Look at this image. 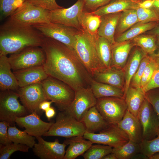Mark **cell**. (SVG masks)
I'll list each match as a JSON object with an SVG mask.
<instances>
[{
    "instance_id": "7",
    "label": "cell",
    "mask_w": 159,
    "mask_h": 159,
    "mask_svg": "<svg viewBox=\"0 0 159 159\" xmlns=\"http://www.w3.org/2000/svg\"><path fill=\"white\" fill-rule=\"evenodd\" d=\"M46 58L44 49L39 46L27 47L8 57L13 71L43 65Z\"/></svg>"
},
{
    "instance_id": "23",
    "label": "cell",
    "mask_w": 159,
    "mask_h": 159,
    "mask_svg": "<svg viewBox=\"0 0 159 159\" xmlns=\"http://www.w3.org/2000/svg\"><path fill=\"white\" fill-rule=\"evenodd\" d=\"M135 46L132 40L116 43L112 47L111 67L123 69L132 49Z\"/></svg>"
},
{
    "instance_id": "32",
    "label": "cell",
    "mask_w": 159,
    "mask_h": 159,
    "mask_svg": "<svg viewBox=\"0 0 159 159\" xmlns=\"http://www.w3.org/2000/svg\"><path fill=\"white\" fill-rule=\"evenodd\" d=\"M139 22L136 9H129L122 12L116 27L115 39Z\"/></svg>"
},
{
    "instance_id": "9",
    "label": "cell",
    "mask_w": 159,
    "mask_h": 159,
    "mask_svg": "<svg viewBox=\"0 0 159 159\" xmlns=\"http://www.w3.org/2000/svg\"><path fill=\"white\" fill-rule=\"evenodd\" d=\"M50 11L36 6L27 0L10 16L16 22L28 25L47 23L50 22Z\"/></svg>"
},
{
    "instance_id": "1",
    "label": "cell",
    "mask_w": 159,
    "mask_h": 159,
    "mask_svg": "<svg viewBox=\"0 0 159 159\" xmlns=\"http://www.w3.org/2000/svg\"><path fill=\"white\" fill-rule=\"evenodd\" d=\"M46 55L44 69L49 76L61 80L75 91L90 87L93 78L73 49L53 39L44 37L41 47Z\"/></svg>"
},
{
    "instance_id": "28",
    "label": "cell",
    "mask_w": 159,
    "mask_h": 159,
    "mask_svg": "<svg viewBox=\"0 0 159 159\" xmlns=\"http://www.w3.org/2000/svg\"><path fill=\"white\" fill-rule=\"evenodd\" d=\"M139 2L134 0H113L107 4L92 12L99 16L122 12L139 7Z\"/></svg>"
},
{
    "instance_id": "47",
    "label": "cell",
    "mask_w": 159,
    "mask_h": 159,
    "mask_svg": "<svg viewBox=\"0 0 159 159\" xmlns=\"http://www.w3.org/2000/svg\"><path fill=\"white\" fill-rule=\"evenodd\" d=\"M84 9L89 12L94 11L104 6L113 0H83Z\"/></svg>"
},
{
    "instance_id": "16",
    "label": "cell",
    "mask_w": 159,
    "mask_h": 159,
    "mask_svg": "<svg viewBox=\"0 0 159 159\" xmlns=\"http://www.w3.org/2000/svg\"><path fill=\"white\" fill-rule=\"evenodd\" d=\"M38 142L33 148L34 154L41 159H64L67 145L64 143H60L58 139L54 141L48 142L41 137L36 138Z\"/></svg>"
},
{
    "instance_id": "42",
    "label": "cell",
    "mask_w": 159,
    "mask_h": 159,
    "mask_svg": "<svg viewBox=\"0 0 159 159\" xmlns=\"http://www.w3.org/2000/svg\"><path fill=\"white\" fill-rule=\"evenodd\" d=\"M136 10L139 22L159 23V16L152 9H145L138 7Z\"/></svg>"
},
{
    "instance_id": "12",
    "label": "cell",
    "mask_w": 159,
    "mask_h": 159,
    "mask_svg": "<svg viewBox=\"0 0 159 159\" xmlns=\"http://www.w3.org/2000/svg\"><path fill=\"white\" fill-rule=\"evenodd\" d=\"M137 117L142 127L143 140H150L155 138L159 133V119L146 98L139 110Z\"/></svg>"
},
{
    "instance_id": "54",
    "label": "cell",
    "mask_w": 159,
    "mask_h": 159,
    "mask_svg": "<svg viewBox=\"0 0 159 159\" xmlns=\"http://www.w3.org/2000/svg\"><path fill=\"white\" fill-rule=\"evenodd\" d=\"M132 159H149L148 158L146 155L141 152L138 153L135 155Z\"/></svg>"
},
{
    "instance_id": "49",
    "label": "cell",
    "mask_w": 159,
    "mask_h": 159,
    "mask_svg": "<svg viewBox=\"0 0 159 159\" xmlns=\"http://www.w3.org/2000/svg\"><path fill=\"white\" fill-rule=\"evenodd\" d=\"M154 1V0H145L138 3L139 7L145 9L150 8Z\"/></svg>"
},
{
    "instance_id": "24",
    "label": "cell",
    "mask_w": 159,
    "mask_h": 159,
    "mask_svg": "<svg viewBox=\"0 0 159 159\" xmlns=\"http://www.w3.org/2000/svg\"><path fill=\"white\" fill-rule=\"evenodd\" d=\"M86 131L95 133L100 132L110 124L103 118L95 106L90 108L83 117L81 121Z\"/></svg>"
},
{
    "instance_id": "29",
    "label": "cell",
    "mask_w": 159,
    "mask_h": 159,
    "mask_svg": "<svg viewBox=\"0 0 159 159\" xmlns=\"http://www.w3.org/2000/svg\"><path fill=\"white\" fill-rule=\"evenodd\" d=\"M90 88L96 99L110 97L125 99V92L123 90L108 84L98 82L93 78L91 82Z\"/></svg>"
},
{
    "instance_id": "57",
    "label": "cell",
    "mask_w": 159,
    "mask_h": 159,
    "mask_svg": "<svg viewBox=\"0 0 159 159\" xmlns=\"http://www.w3.org/2000/svg\"><path fill=\"white\" fill-rule=\"evenodd\" d=\"M156 44L157 46L158 49L159 50V35L156 36Z\"/></svg>"
},
{
    "instance_id": "58",
    "label": "cell",
    "mask_w": 159,
    "mask_h": 159,
    "mask_svg": "<svg viewBox=\"0 0 159 159\" xmlns=\"http://www.w3.org/2000/svg\"><path fill=\"white\" fill-rule=\"evenodd\" d=\"M136 1H138V2L140 3V0H134Z\"/></svg>"
},
{
    "instance_id": "39",
    "label": "cell",
    "mask_w": 159,
    "mask_h": 159,
    "mask_svg": "<svg viewBox=\"0 0 159 159\" xmlns=\"http://www.w3.org/2000/svg\"><path fill=\"white\" fill-rule=\"evenodd\" d=\"M29 148L28 146L26 145L13 143L4 145L0 148V159H10V156L15 152L20 151L27 152Z\"/></svg>"
},
{
    "instance_id": "25",
    "label": "cell",
    "mask_w": 159,
    "mask_h": 159,
    "mask_svg": "<svg viewBox=\"0 0 159 159\" xmlns=\"http://www.w3.org/2000/svg\"><path fill=\"white\" fill-rule=\"evenodd\" d=\"M69 146L66 151L64 159H74L82 155L92 145L91 141L82 136L67 138L64 142Z\"/></svg>"
},
{
    "instance_id": "5",
    "label": "cell",
    "mask_w": 159,
    "mask_h": 159,
    "mask_svg": "<svg viewBox=\"0 0 159 159\" xmlns=\"http://www.w3.org/2000/svg\"><path fill=\"white\" fill-rule=\"evenodd\" d=\"M86 132L83 123L68 112L61 111L57 115L55 122L44 136H59L67 138L83 136Z\"/></svg>"
},
{
    "instance_id": "26",
    "label": "cell",
    "mask_w": 159,
    "mask_h": 159,
    "mask_svg": "<svg viewBox=\"0 0 159 159\" xmlns=\"http://www.w3.org/2000/svg\"><path fill=\"white\" fill-rule=\"evenodd\" d=\"M146 55L140 48H136L130 55L123 69L125 80V97L132 77L138 70L141 60Z\"/></svg>"
},
{
    "instance_id": "6",
    "label": "cell",
    "mask_w": 159,
    "mask_h": 159,
    "mask_svg": "<svg viewBox=\"0 0 159 159\" xmlns=\"http://www.w3.org/2000/svg\"><path fill=\"white\" fill-rule=\"evenodd\" d=\"M16 91L7 90L0 93V120L14 124L16 118L27 115L28 111L19 102Z\"/></svg>"
},
{
    "instance_id": "27",
    "label": "cell",
    "mask_w": 159,
    "mask_h": 159,
    "mask_svg": "<svg viewBox=\"0 0 159 159\" xmlns=\"http://www.w3.org/2000/svg\"><path fill=\"white\" fill-rule=\"evenodd\" d=\"M145 98V92L142 88L130 85L125 97L127 110L137 117L139 110Z\"/></svg>"
},
{
    "instance_id": "14",
    "label": "cell",
    "mask_w": 159,
    "mask_h": 159,
    "mask_svg": "<svg viewBox=\"0 0 159 159\" xmlns=\"http://www.w3.org/2000/svg\"><path fill=\"white\" fill-rule=\"evenodd\" d=\"M97 99L90 87L80 88L75 91L74 98L66 111L79 121H81L86 112L91 107L95 106Z\"/></svg>"
},
{
    "instance_id": "17",
    "label": "cell",
    "mask_w": 159,
    "mask_h": 159,
    "mask_svg": "<svg viewBox=\"0 0 159 159\" xmlns=\"http://www.w3.org/2000/svg\"><path fill=\"white\" fill-rule=\"evenodd\" d=\"M15 122L19 126L24 127V130L29 134L35 138L43 136L54 123L42 121L36 112L25 116L17 117Z\"/></svg>"
},
{
    "instance_id": "45",
    "label": "cell",
    "mask_w": 159,
    "mask_h": 159,
    "mask_svg": "<svg viewBox=\"0 0 159 159\" xmlns=\"http://www.w3.org/2000/svg\"><path fill=\"white\" fill-rule=\"evenodd\" d=\"M145 98L153 106L159 119V88L150 90L146 92Z\"/></svg>"
},
{
    "instance_id": "13",
    "label": "cell",
    "mask_w": 159,
    "mask_h": 159,
    "mask_svg": "<svg viewBox=\"0 0 159 159\" xmlns=\"http://www.w3.org/2000/svg\"><path fill=\"white\" fill-rule=\"evenodd\" d=\"M16 92L23 105L31 113L36 112L39 114L40 103L48 100L41 83L20 87Z\"/></svg>"
},
{
    "instance_id": "43",
    "label": "cell",
    "mask_w": 159,
    "mask_h": 159,
    "mask_svg": "<svg viewBox=\"0 0 159 159\" xmlns=\"http://www.w3.org/2000/svg\"><path fill=\"white\" fill-rule=\"evenodd\" d=\"M150 59V56L147 54L141 61L139 67L132 77L130 85L135 87H140L141 78L145 69Z\"/></svg>"
},
{
    "instance_id": "34",
    "label": "cell",
    "mask_w": 159,
    "mask_h": 159,
    "mask_svg": "<svg viewBox=\"0 0 159 159\" xmlns=\"http://www.w3.org/2000/svg\"><path fill=\"white\" fill-rule=\"evenodd\" d=\"M9 139L12 143L26 145L33 148L35 144V137L29 135L25 130L21 131L15 126L9 125L8 129Z\"/></svg>"
},
{
    "instance_id": "56",
    "label": "cell",
    "mask_w": 159,
    "mask_h": 159,
    "mask_svg": "<svg viewBox=\"0 0 159 159\" xmlns=\"http://www.w3.org/2000/svg\"><path fill=\"white\" fill-rule=\"evenodd\" d=\"M149 159H159V152L154 153L151 156Z\"/></svg>"
},
{
    "instance_id": "44",
    "label": "cell",
    "mask_w": 159,
    "mask_h": 159,
    "mask_svg": "<svg viewBox=\"0 0 159 159\" xmlns=\"http://www.w3.org/2000/svg\"><path fill=\"white\" fill-rule=\"evenodd\" d=\"M150 56V59L145 69L141 81L140 87L143 89L150 81L156 67L154 60Z\"/></svg>"
},
{
    "instance_id": "52",
    "label": "cell",
    "mask_w": 159,
    "mask_h": 159,
    "mask_svg": "<svg viewBox=\"0 0 159 159\" xmlns=\"http://www.w3.org/2000/svg\"><path fill=\"white\" fill-rule=\"evenodd\" d=\"M150 8L153 9L159 16V0H154L153 4Z\"/></svg>"
},
{
    "instance_id": "20",
    "label": "cell",
    "mask_w": 159,
    "mask_h": 159,
    "mask_svg": "<svg viewBox=\"0 0 159 159\" xmlns=\"http://www.w3.org/2000/svg\"><path fill=\"white\" fill-rule=\"evenodd\" d=\"M96 81L118 87L124 91L125 75L123 69L112 67L96 73L93 77Z\"/></svg>"
},
{
    "instance_id": "40",
    "label": "cell",
    "mask_w": 159,
    "mask_h": 159,
    "mask_svg": "<svg viewBox=\"0 0 159 159\" xmlns=\"http://www.w3.org/2000/svg\"><path fill=\"white\" fill-rule=\"evenodd\" d=\"M139 144L141 152L149 158L153 154L159 152V133L154 139L150 140H143Z\"/></svg>"
},
{
    "instance_id": "11",
    "label": "cell",
    "mask_w": 159,
    "mask_h": 159,
    "mask_svg": "<svg viewBox=\"0 0 159 159\" xmlns=\"http://www.w3.org/2000/svg\"><path fill=\"white\" fill-rule=\"evenodd\" d=\"M32 26L45 37L53 39L73 49L79 31L73 27L52 22Z\"/></svg>"
},
{
    "instance_id": "4",
    "label": "cell",
    "mask_w": 159,
    "mask_h": 159,
    "mask_svg": "<svg viewBox=\"0 0 159 159\" xmlns=\"http://www.w3.org/2000/svg\"><path fill=\"white\" fill-rule=\"evenodd\" d=\"M41 84L48 100L54 103L61 111L65 110L72 102L75 91L64 82L48 76Z\"/></svg>"
},
{
    "instance_id": "37",
    "label": "cell",
    "mask_w": 159,
    "mask_h": 159,
    "mask_svg": "<svg viewBox=\"0 0 159 159\" xmlns=\"http://www.w3.org/2000/svg\"><path fill=\"white\" fill-rule=\"evenodd\" d=\"M112 148L108 145H92L82 156L85 159H102L105 156L112 152Z\"/></svg>"
},
{
    "instance_id": "53",
    "label": "cell",
    "mask_w": 159,
    "mask_h": 159,
    "mask_svg": "<svg viewBox=\"0 0 159 159\" xmlns=\"http://www.w3.org/2000/svg\"><path fill=\"white\" fill-rule=\"evenodd\" d=\"M147 34L159 35V23L157 25L151 30L147 32Z\"/></svg>"
},
{
    "instance_id": "10",
    "label": "cell",
    "mask_w": 159,
    "mask_h": 159,
    "mask_svg": "<svg viewBox=\"0 0 159 159\" xmlns=\"http://www.w3.org/2000/svg\"><path fill=\"white\" fill-rule=\"evenodd\" d=\"M83 137L93 143L108 145L115 148L122 146L129 140L127 134L117 124H110L98 133L86 131Z\"/></svg>"
},
{
    "instance_id": "33",
    "label": "cell",
    "mask_w": 159,
    "mask_h": 159,
    "mask_svg": "<svg viewBox=\"0 0 159 159\" xmlns=\"http://www.w3.org/2000/svg\"><path fill=\"white\" fill-rule=\"evenodd\" d=\"M97 48L101 61L105 68H110L112 64V44L107 39L98 36L96 37Z\"/></svg>"
},
{
    "instance_id": "22",
    "label": "cell",
    "mask_w": 159,
    "mask_h": 159,
    "mask_svg": "<svg viewBox=\"0 0 159 159\" xmlns=\"http://www.w3.org/2000/svg\"><path fill=\"white\" fill-rule=\"evenodd\" d=\"M121 12L109 14L101 16V22L98 30V35L107 39L112 44L116 43L115 34Z\"/></svg>"
},
{
    "instance_id": "3",
    "label": "cell",
    "mask_w": 159,
    "mask_h": 159,
    "mask_svg": "<svg viewBox=\"0 0 159 159\" xmlns=\"http://www.w3.org/2000/svg\"><path fill=\"white\" fill-rule=\"evenodd\" d=\"M97 37L92 36L82 28L76 35L73 48L80 61L92 78L96 73L105 69L97 52Z\"/></svg>"
},
{
    "instance_id": "55",
    "label": "cell",
    "mask_w": 159,
    "mask_h": 159,
    "mask_svg": "<svg viewBox=\"0 0 159 159\" xmlns=\"http://www.w3.org/2000/svg\"><path fill=\"white\" fill-rule=\"evenodd\" d=\"M102 159H117L115 154L112 153L105 156Z\"/></svg>"
},
{
    "instance_id": "48",
    "label": "cell",
    "mask_w": 159,
    "mask_h": 159,
    "mask_svg": "<svg viewBox=\"0 0 159 159\" xmlns=\"http://www.w3.org/2000/svg\"><path fill=\"white\" fill-rule=\"evenodd\" d=\"M10 124L6 121L0 122V143L6 145L12 143L10 140L8 132V129Z\"/></svg>"
},
{
    "instance_id": "41",
    "label": "cell",
    "mask_w": 159,
    "mask_h": 159,
    "mask_svg": "<svg viewBox=\"0 0 159 159\" xmlns=\"http://www.w3.org/2000/svg\"><path fill=\"white\" fill-rule=\"evenodd\" d=\"M150 55L154 60L156 67L151 79L149 83L143 89L146 93L148 91L159 88V50Z\"/></svg>"
},
{
    "instance_id": "35",
    "label": "cell",
    "mask_w": 159,
    "mask_h": 159,
    "mask_svg": "<svg viewBox=\"0 0 159 159\" xmlns=\"http://www.w3.org/2000/svg\"><path fill=\"white\" fill-rule=\"evenodd\" d=\"M156 35L149 34L140 35L132 40L135 46L139 47L146 54H152L157 50Z\"/></svg>"
},
{
    "instance_id": "46",
    "label": "cell",
    "mask_w": 159,
    "mask_h": 159,
    "mask_svg": "<svg viewBox=\"0 0 159 159\" xmlns=\"http://www.w3.org/2000/svg\"><path fill=\"white\" fill-rule=\"evenodd\" d=\"M31 4L50 11L62 8L58 5L55 0H28Z\"/></svg>"
},
{
    "instance_id": "19",
    "label": "cell",
    "mask_w": 159,
    "mask_h": 159,
    "mask_svg": "<svg viewBox=\"0 0 159 159\" xmlns=\"http://www.w3.org/2000/svg\"><path fill=\"white\" fill-rule=\"evenodd\" d=\"M117 124L127 134L129 140L139 144L142 142V129L137 117L127 110L122 120Z\"/></svg>"
},
{
    "instance_id": "50",
    "label": "cell",
    "mask_w": 159,
    "mask_h": 159,
    "mask_svg": "<svg viewBox=\"0 0 159 159\" xmlns=\"http://www.w3.org/2000/svg\"><path fill=\"white\" fill-rule=\"evenodd\" d=\"M53 102L51 101H50L47 100H45L41 102L39 106V108L40 110L45 111L46 110L50 107L51 105Z\"/></svg>"
},
{
    "instance_id": "31",
    "label": "cell",
    "mask_w": 159,
    "mask_h": 159,
    "mask_svg": "<svg viewBox=\"0 0 159 159\" xmlns=\"http://www.w3.org/2000/svg\"><path fill=\"white\" fill-rule=\"evenodd\" d=\"M79 20L82 29L92 36L98 35V30L100 26L101 16L84 9L79 16Z\"/></svg>"
},
{
    "instance_id": "18",
    "label": "cell",
    "mask_w": 159,
    "mask_h": 159,
    "mask_svg": "<svg viewBox=\"0 0 159 159\" xmlns=\"http://www.w3.org/2000/svg\"><path fill=\"white\" fill-rule=\"evenodd\" d=\"M13 72L19 87L41 83L49 76L43 65L30 67Z\"/></svg>"
},
{
    "instance_id": "2",
    "label": "cell",
    "mask_w": 159,
    "mask_h": 159,
    "mask_svg": "<svg viewBox=\"0 0 159 159\" xmlns=\"http://www.w3.org/2000/svg\"><path fill=\"white\" fill-rule=\"evenodd\" d=\"M45 36L32 26L10 19L0 27V55L18 52L31 46L41 47Z\"/></svg>"
},
{
    "instance_id": "30",
    "label": "cell",
    "mask_w": 159,
    "mask_h": 159,
    "mask_svg": "<svg viewBox=\"0 0 159 159\" xmlns=\"http://www.w3.org/2000/svg\"><path fill=\"white\" fill-rule=\"evenodd\" d=\"M159 23L156 22L147 23L139 22L124 33L115 37V42L116 43H119L132 40L137 36L153 29Z\"/></svg>"
},
{
    "instance_id": "59",
    "label": "cell",
    "mask_w": 159,
    "mask_h": 159,
    "mask_svg": "<svg viewBox=\"0 0 159 159\" xmlns=\"http://www.w3.org/2000/svg\"><path fill=\"white\" fill-rule=\"evenodd\" d=\"M145 0H140V2H141L143 1H145Z\"/></svg>"
},
{
    "instance_id": "21",
    "label": "cell",
    "mask_w": 159,
    "mask_h": 159,
    "mask_svg": "<svg viewBox=\"0 0 159 159\" xmlns=\"http://www.w3.org/2000/svg\"><path fill=\"white\" fill-rule=\"evenodd\" d=\"M6 55H0V89L16 91L19 88L16 79Z\"/></svg>"
},
{
    "instance_id": "15",
    "label": "cell",
    "mask_w": 159,
    "mask_h": 159,
    "mask_svg": "<svg viewBox=\"0 0 159 159\" xmlns=\"http://www.w3.org/2000/svg\"><path fill=\"white\" fill-rule=\"evenodd\" d=\"M84 9L83 0H78L74 5L69 8L63 7L50 11V21L80 30L82 28L79 21V16Z\"/></svg>"
},
{
    "instance_id": "8",
    "label": "cell",
    "mask_w": 159,
    "mask_h": 159,
    "mask_svg": "<svg viewBox=\"0 0 159 159\" xmlns=\"http://www.w3.org/2000/svg\"><path fill=\"white\" fill-rule=\"evenodd\" d=\"M95 106L109 124H117L122 120L127 110L125 99L117 97L97 98Z\"/></svg>"
},
{
    "instance_id": "51",
    "label": "cell",
    "mask_w": 159,
    "mask_h": 159,
    "mask_svg": "<svg viewBox=\"0 0 159 159\" xmlns=\"http://www.w3.org/2000/svg\"><path fill=\"white\" fill-rule=\"evenodd\" d=\"M45 112L46 116L49 120L54 116L56 113L54 108L52 107H50Z\"/></svg>"
},
{
    "instance_id": "38",
    "label": "cell",
    "mask_w": 159,
    "mask_h": 159,
    "mask_svg": "<svg viewBox=\"0 0 159 159\" xmlns=\"http://www.w3.org/2000/svg\"><path fill=\"white\" fill-rule=\"evenodd\" d=\"M27 0H0V19L10 16Z\"/></svg>"
},
{
    "instance_id": "36",
    "label": "cell",
    "mask_w": 159,
    "mask_h": 159,
    "mask_svg": "<svg viewBox=\"0 0 159 159\" xmlns=\"http://www.w3.org/2000/svg\"><path fill=\"white\" fill-rule=\"evenodd\" d=\"M141 152L140 144L131 140L119 148H113L112 153L117 159H130L137 153Z\"/></svg>"
}]
</instances>
